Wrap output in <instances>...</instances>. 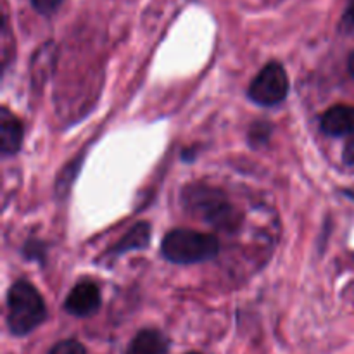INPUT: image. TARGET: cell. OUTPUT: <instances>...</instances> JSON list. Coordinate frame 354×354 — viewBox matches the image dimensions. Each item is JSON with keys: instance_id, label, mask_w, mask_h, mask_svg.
<instances>
[{"instance_id": "obj_1", "label": "cell", "mask_w": 354, "mask_h": 354, "mask_svg": "<svg viewBox=\"0 0 354 354\" xmlns=\"http://www.w3.org/2000/svg\"><path fill=\"white\" fill-rule=\"evenodd\" d=\"M7 310V325L14 335L30 334L47 317V308L41 296L24 280H19L9 289Z\"/></svg>"}, {"instance_id": "obj_2", "label": "cell", "mask_w": 354, "mask_h": 354, "mask_svg": "<svg viewBox=\"0 0 354 354\" xmlns=\"http://www.w3.org/2000/svg\"><path fill=\"white\" fill-rule=\"evenodd\" d=\"M161 251L168 261L176 265H192L213 259L220 252V242L211 234L178 228L166 235Z\"/></svg>"}, {"instance_id": "obj_3", "label": "cell", "mask_w": 354, "mask_h": 354, "mask_svg": "<svg viewBox=\"0 0 354 354\" xmlns=\"http://www.w3.org/2000/svg\"><path fill=\"white\" fill-rule=\"evenodd\" d=\"M183 204L196 216L214 227L228 228L235 225V209L221 190L207 185H190L183 192Z\"/></svg>"}, {"instance_id": "obj_4", "label": "cell", "mask_w": 354, "mask_h": 354, "mask_svg": "<svg viewBox=\"0 0 354 354\" xmlns=\"http://www.w3.org/2000/svg\"><path fill=\"white\" fill-rule=\"evenodd\" d=\"M249 97L259 106H277L289 93V80L286 69L279 62H270L258 73L249 86Z\"/></svg>"}, {"instance_id": "obj_5", "label": "cell", "mask_w": 354, "mask_h": 354, "mask_svg": "<svg viewBox=\"0 0 354 354\" xmlns=\"http://www.w3.org/2000/svg\"><path fill=\"white\" fill-rule=\"evenodd\" d=\"M100 308V289L92 280H83L66 299V310L75 317H90Z\"/></svg>"}, {"instance_id": "obj_6", "label": "cell", "mask_w": 354, "mask_h": 354, "mask_svg": "<svg viewBox=\"0 0 354 354\" xmlns=\"http://www.w3.org/2000/svg\"><path fill=\"white\" fill-rule=\"evenodd\" d=\"M322 131L330 137H344L354 135V107L334 106L322 114Z\"/></svg>"}, {"instance_id": "obj_7", "label": "cell", "mask_w": 354, "mask_h": 354, "mask_svg": "<svg viewBox=\"0 0 354 354\" xmlns=\"http://www.w3.org/2000/svg\"><path fill=\"white\" fill-rule=\"evenodd\" d=\"M23 142L21 121L7 107L0 111V149L3 156H12L19 151Z\"/></svg>"}, {"instance_id": "obj_8", "label": "cell", "mask_w": 354, "mask_h": 354, "mask_svg": "<svg viewBox=\"0 0 354 354\" xmlns=\"http://www.w3.org/2000/svg\"><path fill=\"white\" fill-rule=\"evenodd\" d=\"M124 354H168V339L158 330H142L135 335Z\"/></svg>"}, {"instance_id": "obj_9", "label": "cell", "mask_w": 354, "mask_h": 354, "mask_svg": "<svg viewBox=\"0 0 354 354\" xmlns=\"http://www.w3.org/2000/svg\"><path fill=\"white\" fill-rule=\"evenodd\" d=\"M151 239V227L147 223H138L114 245L113 254H124L135 249H145Z\"/></svg>"}, {"instance_id": "obj_10", "label": "cell", "mask_w": 354, "mask_h": 354, "mask_svg": "<svg viewBox=\"0 0 354 354\" xmlns=\"http://www.w3.org/2000/svg\"><path fill=\"white\" fill-rule=\"evenodd\" d=\"M48 354H86L85 348L78 341H61L50 349Z\"/></svg>"}, {"instance_id": "obj_11", "label": "cell", "mask_w": 354, "mask_h": 354, "mask_svg": "<svg viewBox=\"0 0 354 354\" xmlns=\"http://www.w3.org/2000/svg\"><path fill=\"white\" fill-rule=\"evenodd\" d=\"M62 0H31V6L35 7V10L44 16H50L55 10L61 7Z\"/></svg>"}, {"instance_id": "obj_12", "label": "cell", "mask_w": 354, "mask_h": 354, "mask_svg": "<svg viewBox=\"0 0 354 354\" xmlns=\"http://www.w3.org/2000/svg\"><path fill=\"white\" fill-rule=\"evenodd\" d=\"M341 30L344 33H354V0H349L341 19Z\"/></svg>"}, {"instance_id": "obj_13", "label": "cell", "mask_w": 354, "mask_h": 354, "mask_svg": "<svg viewBox=\"0 0 354 354\" xmlns=\"http://www.w3.org/2000/svg\"><path fill=\"white\" fill-rule=\"evenodd\" d=\"M342 159H344L346 165L354 166V137L348 140V144L344 145V152H342Z\"/></svg>"}, {"instance_id": "obj_14", "label": "cell", "mask_w": 354, "mask_h": 354, "mask_svg": "<svg viewBox=\"0 0 354 354\" xmlns=\"http://www.w3.org/2000/svg\"><path fill=\"white\" fill-rule=\"evenodd\" d=\"M349 73H351L354 78V52L351 54V57H349Z\"/></svg>"}, {"instance_id": "obj_15", "label": "cell", "mask_w": 354, "mask_h": 354, "mask_svg": "<svg viewBox=\"0 0 354 354\" xmlns=\"http://www.w3.org/2000/svg\"><path fill=\"white\" fill-rule=\"evenodd\" d=\"M189 354H197V353H189Z\"/></svg>"}]
</instances>
